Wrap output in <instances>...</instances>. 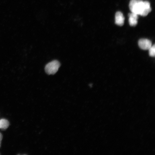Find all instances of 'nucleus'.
I'll return each instance as SVG.
<instances>
[{
    "instance_id": "obj_1",
    "label": "nucleus",
    "mask_w": 155,
    "mask_h": 155,
    "mask_svg": "<svg viewBox=\"0 0 155 155\" xmlns=\"http://www.w3.org/2000/svg\"><path fill=\"white\" fill-rule=\"evenodd\" d=\"M129 8L131 12L142 16H146L151 11L150 4L141 0H131Z\"/></svg>"
},
{
    "instance_id": "obj_2",
    "label": "nucleus",
    "mask_w": 155,
    "mask_h": 155,
    "mask_svg": "<svg viewBox=\"0 0 155 155\" xmlns=\"http://www.w3.org/2000/svg\"><path fill=\"white\" fill-rule=\"evenodd\" d=\"M61 64L58 61H53L48 63L45 67V71L46 73L49 75L55 74L57 72Z\"/></svg>"
},
{
    "instance_id": "obj_3",
    "label": "nucleus",
    "mask_w": 155,
    "mask_h": 155,
    "mask_svg": "<svg viewBox=\"0 0 155 155\" xmlns=\"http://www.w3.org/2000/svg\"><path fill=\"white\" fill-rule=\"evenodd\" d=\"M138 45L141 49L148 50L152 46V43L150 40L147 39L142 38L139 40Z\"/></svg>"
},
{
    "instance_id": "obj_4",
    "label": "nucleus",
    "mask_w": 155,
    "mask_h": 155,
    "mask_svg": "<svg viewBox=\"0 0 155 155\" xmlns=\"http://www.w3.org/2000/svg\"><path fill=\"white\" fill-rule=\"evenodd\" d=\"M125 18L123 13L117 12L115 15V24L119 26H123L124 23Z\"/></svg>"
},
{
    "instance_id": "obj_5",
    "label": "nucleus",
    "mask_w": 155,
    "mask_h": 155,
    "mask_svg": "<svg viewBox=\"0 0 155 155\" xmlns=\"http://www.w3.org/2000/svg\"><path fill=\"white\" fill-rule=\"evenodd\" d=\"M138 15L132 12L129 14V22L130 25L131 26H135L137 24Z\"/></svg>"
},
{
    "instance_id": "obj_6",
    "label": "nucleus",
    "mask_w": 155,
    "mask_h": 155,
    "mask_svg": "<svg viewBox=\"0 0 155 155\" xmlns=\"http://www.w3.org/2000/svg\"><path fill=\"white\" fill-rule=\"evenodd\" d=\"M9 125V122L7 120L5 119L0 120V129L2 130H5L8 127Z\"/></svg>"
},
{
    "instance_id": "obj_7",
    "label": "nucleus",
    "mask_w": 155,
    "mask_h": 155,
    "mask_svg": "<svg viewBox=\"0 0 155 155\" xmlns=\"http://www.w3.org/2000/svg\"><path fill=\"white\" fill-rule=\"evenodd\" d=\"M149 55L151 57H154L155 55V46L154 45H152L149 50Z\"/></svg>"
},
{
    "instance_id": "obj_8",
    "label": "nucleus",
    "mask_w": 155,
    "mask_h": 155,
    "mask_svg": "<svg viewBox=\"0 0 155 155\" xmlns=\"http://www.w3.org/2000/svg\"><path fill=\"white\" fill-rule=\"evenodd\" d=\"M3 139V136L2 135V134L0 133V148H1V143L2 142V140Z\"/></svg>"
}]
</instances>
